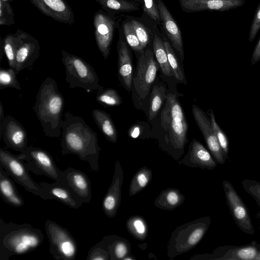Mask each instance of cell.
I'll use <instances>...</instances> for the list:
<instances>
[{
    "label": "cell",
    "instance_id": "1",
    "mask_svg": "<svg viewBox=\"0 0 260 260\" xmlns=\"http://www.w3.org/2000/svg\"><path fill=\"white\" fill-rule=\"evenodd\" d=\"M61 152L63 155L74 154L88 162L92 171H99V154L97 133L80 116L67 111L61 125Z\"/></svg>",
    "mask_w": 260,
    "mask_h": 260
},
{
    "label": "cell",
    "instance_id": "2",
    "mask_svg": "<svg viewBox=\"0 0 260 260\" xmlns=\"http://www.w3.org/2000/svg\"><path fill=\"white\" fill-rule=\"evenodd\" d=\"M64 106V100L56 81L47 77L39 88L32 108L46 136L60 137Z\"/></svg>",
    "mask_w": 260,
    "mask_h": 260
},
{
    "label": "cell",
    "instance_id": "3",
    "mask_svg": "<svg viewBox=\"0 0 260 260\" xmlns=\"http://www.w3.org/2000/svg\"><path fill=\"white\" fill-rule=\"evenodd\" d=\"M44 239L42 231L28 223L7 222L0 218V260L32 252Z\"/></svg>",
    "mask_w": 260,
    "mask_h": 260
},
{
    "label": "cell",
    "instance_id": "4",
    "mask_svg": "<svg viewBox=\"0 0 260 260\" xmlns=\"http://www.w3.org/2000/svg\"><path fill=\"white\" fill-rule=\"evenodd\" d=\"M161 115V125L166 132V151L179 160L187 142L188 124L182 107L176 94L169 93Z\"/></svg>",
    "mask_w": 260,
    "mask_h": 260
},
{
    "label": "cell",
    "instance_id": "5",
    "mask_svg": "<svg viewBox=\"0 0 260 260\" xmlns=\"http://www.w3.org/2000/svg\"><path fill=\"white\" fill-rule=\"evenodd\" d=\"M211 222V218L206 216L177 226L168 241V257L172 259L195 247L207 232Z\"/></svg>",
    "mask_w": 260,
    "mask_h": 260
},
{
    "label": "cell",
    "instance_id": "6",
    "mask_svg": "<svg viewBox=\"0 0 260 260\" xmlns=\"http://www.w3.org/2000/svg\"><path fill=\"white\" fill-rule=\"evenodd\" d=\"M61 60L66 72V81L71 88H81L88 91H101L99 78L94 68L83 58L62 50Z\"/></svg>",
    "mask_w": 260,
    "mask_h": 260
},
{
    "label": "cell",
    "instance_id": "7",
    "mask_svg": "<svg viewBox=\"0 0 260 260\" xmlns=\"http://www.w3.org/2000/svg\"><path fill=\"white\" fill-rule=\"evenodd\" d=\"M0 166L14 181L21 185L27 191L43 200H51L40 183L36 182L31 178L28 170L17 155L0 148Z\"/></svg>",
    "mask_w": 260,
    "mask_h": 260
},
{
    "label": "cell",
    "instance_id": "8",
    "mask_svg": "<svg viewBox=\"0 0 260 260\" xmlns=\"http://www.w3.org/2000/svg\"><path fill=\"white\" fill-rule=\"evenodd\" d=\"M49 251L56 260H75L77 256V242L70 232L57 223L48 219L45 223Z\"/></svg>",
    "mask_w": 260,
    "mask_h": 260
},
{
    "label": "cell",
    "instance_id": "9",
    "mask_svg": "<svg viewBox=\"0 0 260 260\" xmlns=\"http://www.w3.org/2000/svg\"><path fill=\"white\" fill-rule=\"evenodd\" d=\"M17 156L27 169L34 174L45 176L55 181H61L62 171L57 167L52 156L46 150L29 145Z\"/></svg>",
    "mask_w": 260,
    "mask_h": 260
},
{
    "label": "cell",
    "instance_id": "10",
    "mask_svg": "<svg viewBox=\"0 0 260 260\" xmlns=\"http://www.w3.org/2000/svg\"><path fill=\"white\" fill-rule=\"evenodd\" d=\"M190 260H260V243L221 246L209 253L195 254Z\"/></svg>",
    "mask_w": 260,
    "mask_h": 260
},
{
    "label": "cell",
    "instance_id": "11",
    "mask_svg": "<svg viewBox=\"0 0 260 260\" xmlns=\"http://www.w3.org/2000/svg\"><path fill=\"white\" fill-rule=\"evenodd\" d=\"M159 67L154 57L152 52L147 49L141 53L133 83L139 96L144 99L150 91L151 86L155 79Z\"/></svg>",
    "mask_w": 260,
    "mask_h": 260
},
{
    "label": "cell",
    "instance_id": "12",
    "mask_svg": "<svg viewBox=\"0 0 260 260\" xmlns=\"http://www.w3.org/2000/svg\"><path fill=\"white\" fill-rule=\"evenodd\" d=\"M222 186L227 205L235 223L243 232L253 235L254 226L244 203L230 181L224 180Z\"/></svg>",
    "mask_w": 260,
    "mask_h": 260
},
{
    "label": "cell",
    "instance_id": "13",
    "mask_svg": "<svg viewBox=\"0 0 260 260\" xmlns=\"http://www.w3.org/2000/svg\"><path fill=\"white\" fill-rule=\"evenodd\" d=\"M93 20L95 42L102 56L106 59L110 54L116 24L114 15L100 9L94 13Z\"/></svg>",
    "mask_w": 260,
    "mask_h": 260
},
{
    "label": "cell",
    "instance_id": "14",
    "mask_svg": "<svg viewBox=\"0 0 260 260\" xmlns=\"http://www.w3.org/2000/svg\"><path fill=\"white\" fill-rule=\"evenodd\" d=\"M16 40L15 71L18 74L31 67L40 55L38 41L29 34L18 29L15 33Z\"/></svg>",
    "mask_w": 260,
    "mask_h": 260
},
{
    "label": "cell",
    "instance_id": "15",
    "mask_svg": "<svg viewBox=\"0 0 260 260\" xmlns=\"http://www.w3.org/2000/svg\"><path fill=\"white\" fill-rule=\"evenodd\" d=\"M61 182L83 204L90 202L92 198L91 181L83 172L68 167L62 171Z\"/></svg>",
    "mask_w": 260,
    "mask_h": 260
},
{
    "label": "cell",
    "instance_id": "16",
    "mask_svg": "<svg viewBox=\"0 0 260 260\" xmlns=\"http://www.w3.org/2000/svg\"><path fill=\"white\" fill-rule=\"evenodd\" d=\"M192 112L196 123L215 160L218 164H224L226 158L216 137L209 117L196 105H192Z\"/></svg>",
    "mask_w": 260,
    "mask_h": 260
},
{
    "label": "cell",
    "instance_id": "17",
    "mask_svg": "<svg viewBox=\"0 0 260 260\" xmlns=\"http://www.w3.org/2000/svg\"><path fill=\"white\" fill-rule=\"evenodd\" d=\"M3 137L6 146L20 153L28 146L27 134L22 125L10 115L5 117L0 139Z\"/></svg>",
    "mask_w": 260,
    "mask_h": 260
},
{
    "label": "cell",
    "instance_id": "18",
    "mask_svg": "<svg viewBox=\"0 0 260 260\" xmlns=\"http://www.w3.org/2000/svg\"><path fill=\"white\" fill-rule=\"evenodd\" d=\"M124 180L123 171L120 162L116 160L111 183L102 202V209L109 218L115 217L121 200V187Z\"/></svg>",
    "mask_w": 260,
    "mask_h": 260
},
{
    "label": "cell",
    "instance_id": "19",
    "mask_svg": "<svg viewBox=\"0 0 260 260\" xmlns=\"http://www.w3.org/2000/svg\"><path fill=\"white\" fill-rule=\"evenodd\" d=\"M43 14L56 21L73 24L74 14L66 0H29Z\"/></svg>",
    "mask_w": 260,
    "mask_h": 260
},
{
    "label": "cell",
    "instance_id": "20",
    "mask_svg": "<svg viewBox=\"0 0 260 260\" xmlns=\"http://www.w3.org/2000/svg\"><path fill=\"white\" fill-rule=\"evenodd\" d=\"M178 164L190 168H199L212 170L217 166V162L203 144L193 139L190 143L188 150Z\"/></svg>",
    "mask_w": 260,
    "mask_h": 260
},
{
    "label": "cell",
    "instance_id": "21",
    "mask_svg": "<svg viewBox=\"0 0 260 260\" xmlns=\"http://www.w3.org/2000/svg\"><path fill=\"white\" fill-rule=\"evenodd\" d=\"M182 10L186 13L203 11L224 12L237 9L245 4V0H178Z\"/></svg>",
    "mask_w": 260,
    "mask_h": 260
},
{
    "label": "cell",
    "instance_id": "22",
    "mask_svg": "<svg viewBox=\"0 0 260 260\" xmlns=\"http://www.w3.org/2000/svg\"><path fill=\"white\" fill-rule=\"evenodd\" d=\"M160 18L164 29L173 47L177 51L181 60L184 58L181 31L172 14L162 0H156Z\"/></svg>",
    "mask_w": 260,
    "mask_h": 260
},
{
    "label": "cell",
    "instance_id": "23",
    "mask_svg": "<svg viewBox=\"0 0 260 260\" xmlns=\"http://www.w3.org/2000/svg\"><path fill=\"white\" fill-rule=\"evenodd\" d=\"M117 45L118 78L123 87L131 91L133 79L132 55L125 42L121 38H119Z\"/></svg>",
    "mask_w": 260,
    "mask_h": 260
},
{
    "label": "cell",
    "instance_id": "24",
    "mask_svg": "<svg viewBox=\"0 0 260 260\" xmlns=\"http://www.w3.org/2000/svg\"><path fill=\"white\" fill-rule=\"evenodd\" d=\"M40 184L51 200H56L75 209H78L83 204L62 182L55 181L51 183L42 182Z\"/></svg>",
    "mask_w": 260,
    "mask_h": 260
},
{
    "label": "cell",
    "instance_id": "25",
    "mask_svg": "<svg viewBox=\"0 0 260 260\" xmlns=\"http://www.w3.org/2000/svg\"><path fill=\"white\" fill-rule=\"evenodd\" d=\"M0 196L7 204L14 207H21L24 201L19 194L11 177L0 166Z\"/></svg>",
    "mask_w": 260,
    "mask_h": 260
},
{
    "label": "cell",
    "instance_id": "26",
    "mask_svg": "<svg viewBox=\"0 0 260 260\" xmlns=\"http://www.w3.org/2000/svg\"><path fill=\"white\" fill-rule=\"evenodd\" d=\"M185 200V196L180 190L168 188L160 192L155 199L154 205L157 208L172 211L181 205Z\"/></svg>",
    "mask_w": 260,
    "mask_h": 260
},
{
    "label": "cell",
    "instance_id": "27",
    "mask_svg": "<svg viewBox=\"0 0 260 260\" xmlns=\"http://www.w3.org/2000/svg\"><path fill=\"white\" fill-rule=\"evenodd\" d=\"M107 245L110 260H123L131 254V245L126 239L117 235L106 236L103 238Z\"/></svg>",
    "mask_w": 260,
    "mask_h": 260
},
{
    "label": "cell",
    "instance_id": "28",
    "mask_svg": "<svg viewBox=\"0 0 260 260\" xmlns=\"http://www.w3.org/2000/svg\"><path fill=\"white\" fill-rule=\"evenodd\" d=\"M91 114L99 129L107 140L112 143H116L117 131L110 114L98 109H93Z\"/></svg>",
    "mask_w": 260,
    "mask_h": 260
},
{
    "label": "cell",
    "instance_id": "29",
    "mask_svg": "<svg viewBox=\"0 0 260 260\" xmlns=\"http://www.w3.org/2000/svg\"><path fill=\"white\" fill-rule=\"evenodd\" d=\"M105 11L115 13L131 12L139 9V4L130 0H94Z\"/></svg>",
    "mask_w": 260,
    "mask_h": 260
},
{
    "label": "cell",
    "instance_id": "30",
    "mask_svg": "<svg viewBox=\"0 0 260 260\" xmlns=\"http://www.w3.org/2000/svg\"><path fill=\"white\" fill-rule=\"evenodd\" d=\"M152 178V171L147 167L139 169L133 177L128 188V195L134 196L143 190Z\"/></svg>",
    "mask_w": 260,
    "mask_h": 260
},
{
    "label": "cell",
    "instance_id": "31",
    "mask_svg": "<svg viewBox=\"0 0 260 260\" xmlns=\"http://www.w3.org/2000/svg\"><path fill=\"white\" fill-rule=\"evenodd\" d=\"M153 50V54L164 74L169 77L173 75V72L169 62L164 41L156 35H154V36Z\"/></svg>",
    "mask_w": 260,
    "mask_h": 260
},
{
    "label": "cell",
    "instance_id": "32",
    "mask_svg": "<svg viewBox=\"0 0 260 260\" xmlns=\"http://www.w3.org/2000/svg\"><path fill=\"white\" fill-rule=\"evenodd\" d=\"M126 227L128 233L138 240H145L148 235L147 223L142 217L134 215L129 217L126 222Z\"/></svg>",
    "mask_w": 260,
    "mask_h": 260
},
{
    "label": "cell",
    "instance_id": "33",
    "mask_svg": "<svg viewBox=\"0 0 260 260\" xmlns=\"http://www.w3.org/2000/svg\"><path fill=\"white\" fill-rule=\"evenodd\" d=\"M166 96L164 87L156 85L153 86L150 99L148 117L149 120H152L157 116Z\"/></svg>",
    "mask_w": 260,
    "mask_h": 260
},
{
    "label": "cell",
    "instance_id": "34",
    "mask_svg": "<svg viewBox=\"0 0 260 260\" xmlns=\"http://www.w3.org/2000/svg\"><path fill=\"white\" fill-rule=\"evenodd\" d=\"M164 44L167 51L170 66L173 73V76L179 82L186 84V81L182 68L180 64L174 49L167 40L164 38Z\"/></svg>",
    "mask_w": 260,
    "mask_h": 260
},
{
    "label": "cell",
    "instance_id": "35",
    "mask_svg": "<svg viewBox=\"0 0 260 260\" xmlns=\"http://www.w3.org/2000/svg\"><path fill=\"white\" fill-rule=\"evenodd\" d=\"M96 101L105 106L115 107L120 105L122 99L117 91L113 88L103 89L96 96Z\"/></svg>",
    "mask_w": 260,
    "mask_h": 260
},
{
    "label": "cell",
    "instance_id": "36",
    "mask_svg": "<svg viewBox=\"0 0 260 260\" xmlns=\"http://www.w3.org/2000/svg\"><path fill=\"white\" fill-rule=\"evenodd\" d=\"M16 71L12 69H1L0 70V89L8 87L21 89V85L17 78Z\"/></svg>",
    "mask_w": 260,
    "mask_h": 260
},
{
    "label": "cell",
    "instance_id": "37",
    "mask_svg": "<svg viewBox=\"0 0 260 260\" xmlns=\"http://www.w3.org/2000/svg\"><path fill=\"white\" fill-rule=\"evenodd\" d=\"M211 123L214 131L216 137L219 142V144L224 153L226 159L229 160V141L224 133L221 130L220 126L217 123L214 116V113L211 109H209L207 112Z\"/></svg>",
    "mask_w": 260,
    "mask_h": 260
},
{
    "label": "cell",
    "instance_id": "38",
    "mask_svg": "<svg viewBox=\"0 0 260 260\" xmlns=\"http://www.w3.org/2000/svg\"><path fill=\"white\" fill-rule=\"evenodd\" d=\"M4 53L9 66L15 70L16 40L15 34H10L3 38Z\"/></svg>",
    "mask_w": 260,
    "mask_h": 260
},
{
    "label": "cell",
    "instance_id": "39",
    "mask_svg": "<svg viewBox=\"0 0 260 260\" xmlns=\"http://www.w3.org/2000/svg\"><path fill=\"white\" fill-rule=\"evenodd\" d=\"M241 183L245 191L254 199L258 206L259 210L255 215V218L258 219L260 218V182L245 179Z\"/></svg>",
    "mask_w": 260,
    "mask_h": 260
},
{
    "label": "cell",
    "instance_id": "40",
    "mask_svg": "<svg viewBox=\"0 0 260 260\" xmlns=\"http://www.w3.org/2000/svg\"><path fill=\"white\" fill-rule=\"evenodd\" d=\"M123 30L125 39L128 45L134 51L142 53L144 48L142 47L135 33L131 21L124 23Z\"/></svg>",
    "mask_w": 260,
    "mask_h": 260
},
{
    "label": "cell",
    "instance_id": "41",
    "mask_svg": "<svg viewBox=\"0 0 260 260\" xmlns=\"http://www.w3.org/2000/svg\"><path fill=\"white\" fill-rule=\"evenodd\" d=\"M110 255L106 243L103 239L89 250L86 260H109Z\"/></svg>",
    "mask_w": 260,
    "mask_h": 260
},
{
    "label": "cell",
    "instance_id": "42",
    "mask_svg": "<svg viewBox=\"0 0 260 260\" xmlns=\"http://www.w3.org/2000/svg\"><path fill=\"white\" fill-rule=\"evenodd\" d=\"M14 11L10 2L0 0V25L14 24Z\"/></svg>",
    "mask_w": 260,
    "mask_h": 260
},
{
    "label": "cell",
    "instance_id": "43",
    "mask_svg": "<svg viewBox=\"0 0 260 260\" xmlns=\"http://www.w3.org/2000/svg\"><path fill=\"white\" fill-rule=\"evenodd\" d=\"M135 33L141 44L142 47L144 49L150 42V35L145 26L136 20H131Z\"/></svg>",
    "mask_w": 260,
    "mask_h": 260
},
{
    "label": "cell",
    "instance_id": "44",
    "mask_svg": "<svg viewBox=\"0 0 260 260\" xmlns=\"http://www.w3.org/2000/svg\"><path fill=\"white\" fill-rule=\"evenodd\" d=\"M143 7L147 15L154 20H160L159 10L154 0H142Z\"/></svg>",
    "mask_w": 260,
    "mask_h": 260
},
{
    "label": "cell",
    "instance_id": "45",
    "mask_svg": "<svg viewBox=\"0 0 260 260\" xmlns=\"http://www.w3.org/2000/svg\"><path fill=\"white\" fill-rule=\"evenodd\" d=\"M260 29V2L256 8L250 27L248 40L252 42Z\"/></svg>",
    "mask_w": 260,
    "mask_h": 260
},
{
    "label": "cell",
    "instance_id": "46",
    "mask_svg": "<svg viewBox=\"0 0 260 260\" xmlns=\"http://www.w3.org/2000/svg\"><path fill=\"white\" fill-rule=\"evenodd\" d=\"M260 60V38L253 50L251 57V64L253 65Z\"/></svg>",
    "mask_w": 260,
    "mask_h": 260
},
{
    "label": "cell",
    "instance_id": "47",
    "mask_svg": "<svg viewBox=\"0 0 260 260\" xmlns=\"http://www.w3.org/2000/svg\"><path fill=\"white\" fill-rule=\"evenodd\" d=\"M5 119L4 109L3 104L0 102V132L2 129V125Z\"/></svg>",
    "mask_w": 260,
    "mask_h": 260
},
{
    "label": "cell",
    "instance_id": "48",
    "mask_svg": "<svg viewBox=\"0 0 260 260\" xmlns=\"http://www.w3.org/2000/svg\"><path fill=\"white\" fill-rule=\"evenodd\" d=\"M4 53V43H3V38H1V43H0V55H1V60H2L3 58V54Z\"/></svg>",
    "mask_w": 260,
    "mask_h": 260
},
{
    "label": "cell",
    "instance_id": "49",
    "mask_svg": "<svg viewBox=\"0 0 260 260\" xmlns=\"http://www.w3.org/2000/svg\"><path fill=\"white\" fill-rule=\"evenodd\" d=\"M134 259H135V258L133 257V255H132V254H130V255H128L126 256L123 259V260H134Z\"/></svg>",
    "mask_w": 260,
    "mask_h": 260
},
{
    "label": "cell",
    "instance_id": "50",
    "mask_svg": "<svg viewBox=\"0 0 260 260\" xmlns=\"http://www.w3.org/2000/svg\"><path fill=\"white\" fill-rule=\"evenodd\" d=\"M3 1H5V2H10L13 1V0H3Z\"/></svg>",
    "mask_w": 260,
    "mask_h": 260
},
{
    "label": "cell",
    "instance_id": "51",
    "mask_svg": "<svg viewBox=\"0 0 260 260\" xmlns=\"http://www.w3.org/2000/svg\"><path fill=\"white\" fill-rule=\"evenodd\" d=\"M226 1H235V0H226Z\"/></svg>",
    "mask_w": 260,
    "mask_h": 260
}]
</instances>
